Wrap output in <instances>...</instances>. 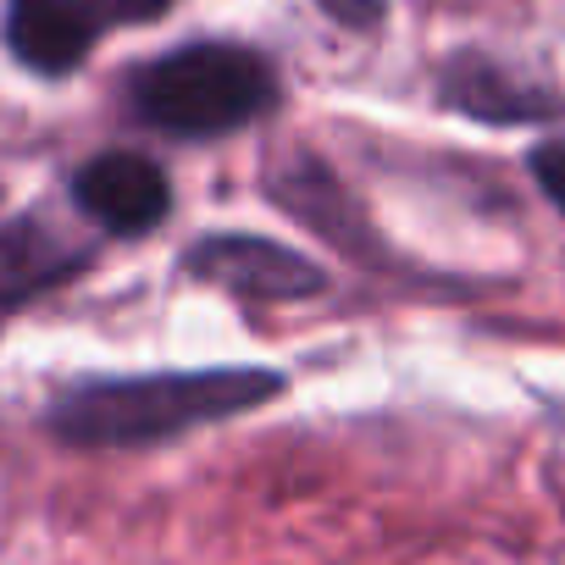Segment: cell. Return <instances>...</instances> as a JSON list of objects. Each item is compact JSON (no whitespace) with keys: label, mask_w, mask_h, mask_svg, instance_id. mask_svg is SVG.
<instances>
[{"label":"cell","mask_w":565,"mask_h":565,"mask_svg":"<svg viewBox=\"0 0 565 565\" xmlns=\"http://www.w3.org/2000/svg\"><path fill=\"white\" fill-rule=\"evenodd\" d=\"M282 388L277 372L260 366H216V372H156V377H111L84 383L51 405V427L84 449H128L167 444L205 422H227L238 411L266 405Z\"/></svg>","instance_id":"cell-1"},{"label":"cell","mask_w":565,"mask_h":565,"mask_svg":"<svg viewBox=\"0 0 565 565\" xmlns=\"http://www.w3.org/2000/svg\"><path fill=\"white\" fill-rule=\"evenodd\" d=\"M128 100H134L139 122H150L172 139H216V134H233V128L255 122L260 111H271L277 78H271L266 56H255L244 45L205 40V45H183V51L139 67Z\"/></svg>","instance_id":"cell-2"},{"label":"cell","mask_w":565,"mask_h":565,"mask_svg":"<svg viewBox=\"0 0 565 565\" xmlns=\"http://www.w3.org/2000/svg\"><path fill=\"white\" fill-rule=\"evenodd\" d=\"M172 0H12L7 40L34 73H73L111 29L156 23Z\"/></svg>","instance_id":"cell-3"},{"label":"cell","mask_w":565,"mask_h":565,"mask_svg":"<svg viewBox=\"0 0 565 565\" xmlns=\"http://www.w3.org/2000/svg\"><path fill=\"white\" fill-rule=\"evenodd\" d=\"M73 200L106 233H150L172 211L167 172L150 156H134V150H106V156L84 161L78 178H73Z\"/></svg>","instance_id":"cell-4"},{"label":"cell","mask_w":565,"mask_h":565,"mask_svg":"<svg viewBox=\"0 0 565 565\" xmlns=\"http://www.w3.org/2000/svg\"><path fill=\"white\" fill-rule=\"evenodd\" d=\"M189 266L249 300H306L322 289V271L306 255L266 244V238H205L189 255Z\"/></svg>","instance_id":"cell-5"},{"label":"cell","mask_w":565,"mask_h":565,"mask_svg":"<svg viewBox=\"0 0 565 565\" xmlns=\"http://www.w3.org/2000/svg\"><path fill=\"white\" fill-rule=\"evenodd\" d=\"M84 266H89V249L62 238L51 222H40V216L7 222L0 227V311L56 289V282L78 277Z\"/></svg>","instance_id":"cell-6"},{"label":"cell","mask_w":565,"mask_h":565,"mask_svg":"<svg viewBox=\"0 0 565 565\" xmlns=\"http://www.w3.org/2000/svg\"><path fill=\"white\" fill-rule=\"evenodd\" d=\"M444 95H449V106H460V111H471V117H488V122H526V117L559 111L554 95H543V89H532V84L499 73V67L482 62V56L455 62L449 78H444Z\"/></svg>","instance_id":"cell-7"},{"label":"cell","mask_w":565,"mask_h":565,"mask_svg":"<svg viewBox=\"0 0 565 565\" xmlns=\"http://www.w3.org/2000/svg\"><path fill=\"white\" fill-rule=\"evenodd\" d=\"M532 172H537V183H543V194L565 211V139H548L537 156H532Z\"/></svg>","instance_id":"cell-8"},{"label":"cell","mask_w":565,"mask_h":565,"mask_svg":"<svg viewBox=\"0 0 565 565\" xmlns=\"http://www.w3.org/2000/svg\"><path fill=\"white\" fill-rule=\"evenodd\" d=\"M317 7H322L328 18L350 23V29H377V23H383V7H388V0H317Z\"/></svg>","instance_id":"cell-9"}]
</instances>
